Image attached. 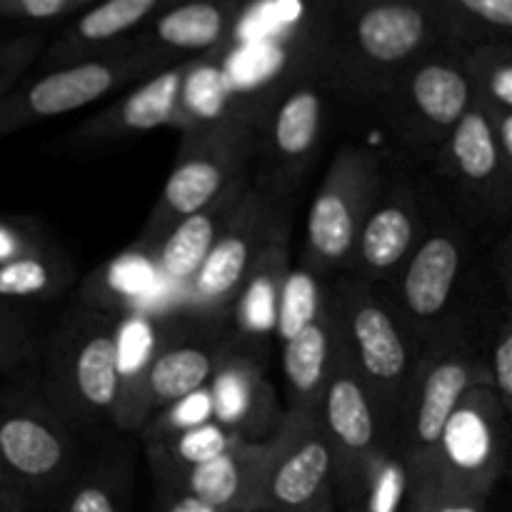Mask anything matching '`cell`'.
<instances>
[{"label": "cell", "instance_id": "14", "mask_svg": "<svg viewBox=\"0 0 512 512\" xmlns=\"http://www.w3.org/2000/svg\"><path fill=\"white\" fill-rule=\"evenodd\" d=\"M285 225H293V203H280L253 185L185 288L180 308L203 323H223L265 245Z\"/></svg>", "mask_w": 512, "mask_h": 512}, {"label": "cell", "instance_id": "39", "mask_svg": "<svg viewBox=\"0 0 512 512\" xmlns=\"http://www.w3.org/2000/svg\"><path fill=\"white\" fill-rule=\"evenodd\" d=\"M43 48L45 38L40 33L15 35L0 43V98L10 88H15L25 78V73L38 63Z\"/></svg>", "mask_w": 512, "mask_h": 512}, {"label": "cell", "instance_id": "15", "mask_svg": "<svg viewBox=\"0 0 512 512\" xmlns=\"http://www.w3.org/2000/svg\"><path fill=\"white\" fill-rule=\"evenodd\" d=\"M510 415L490 385L463 395L428 458L405 470H428L440 480L490 498L508 473Z\"/></svg>", "mask_w": 512, "mask_h": 512}, {"label": "cell", "instance_id": "23", "mask_svg": "<svg viewBox=\"0 0 512 512\" xmlns=\"http://www.w3.org/2000/svg\"><path fill=\"white\" fill-rule=\"evenodd\" d=\"M265 458H268V440L263 443L243 440L238 448L208 463L155 478V483L170 485L218 512H258Z\"/></svg>", "mask_w": 512, "mask_h": 512}, {"label": "cell", "instance_id": "24", "mask_svg": "<svg viewBox=\"0 0 512 512\" xmlns=\"http://www.w3.org/2000/svg\"><path fill=\"white\" fill-rule=\"evenodd\" d=\"M170 3L175 0H95L70 20L53 43L45 45L35 65L50 70L125 43Z\"/></svg>", "mask_w": 512, "mask_h": 512}, {"label": "cell", "instance_id": "6", "mask_svg": "<svg viewBox=\"0 0 512 512\" xmlns=\"http://www.w3.org/2000/svg\"><path fill=\"white\" fill-rule=\"evenodd\" d=\"M330 293L340 343L373 400L390 445L395 418L420 353L383 288L340 273L330 278Z\"/></svg>", "mask_w": 512, "mask_h": 512}, {"label": "cell", "instance_id": "32", "mask_svg": "<svg viewBox=\"0 0 512 512\" xmlns=\"http://www.w3.org/2000/svg\"><path fill=\"white\" fill-rule=\"evenodd\" d=\"M243 440L245 438H240L233 430L223 428L215 420H208V423L183 430V433L145 443L143 450L150 470H153V478H165V475L180 473L185 468L208 463V460L238 448Z\"/></svg>", "mask_w": 512, "mask_h": 512}, {"label": "cell", "instance_id": "38", "mask_svg": "<svg viewBox=\"0 0 512 512\" xmlns=\"http://www.w3.org/2000/svg\"><path fill=\"white\" fill-rule=\"evenodd\" d=\"M485 368L490 388L498 395L500 405L512 415V310L505 308L495 320L485 343Z\"/></svg>", "mask_w": 512, "mask_h": 512}, {"label": "cell", "instance_id": "30", "mask_svg": "<svg viewBox=\"0 0 512 512\" xmlns=\"http://www.w3.org/2000/svg\"><path fill=\"white\" fill-rule=\"evenodd\" d=\"M430 5L443 43L460 53L490 40H510L512 0H430Z\"/></svg>", "mask_w": 512, "mask_h": 512}, {"label": "cell", "instance_id": "40", "mask_svg": "<svg viewBox=\"0 0 512 512\" xmlns=\"http://www.w3.org/2000/svg\"><path fill=\"white\" fill-rule=\"evenodd\" d=\"M95 0H0V18L30 25L60 23L75 18Z\"/></svg>", "mask_w": 512, "mask_h": 512}, {"label": "cell", "instance_id": "27", "mask_svg": "<svg viewBox=\"0 0 512 512\" xmlns=\"http://www.w3.org/2000/svg\"><path fill=\"white\" fill-rule=\"evenodd\" d=\"M50 512H128L133 495V453L128 435L93 443Z\"/></svg>", "mask_w": 512, "mask_h": 512}, {"label": "cell", "instance_id": "33", "mask_svg": "<svg viewBox=\"0 0 512 512\" xmlns=\"http://www.w3.org/2000/svg\"><path fill=\"white\" fill-rule=\"evenodd\" d=\"M475 105L485 115L512 113V43L490 40L463 53Z\"/></svg>", "mask_w": 512, "mask_h": 512}, {"label": "cell", "instance_id": "35", "mask_svg": "<svg viewBox=\"0 0 512 512\" xmlns=\"http://www.w3.org/2000/svg\"><path fill=\"white\" fill-rule=\"evenodd\" d=\"M40 338L35 323L15 303L0 300V375L10 385H35L40 358Z\"/></svg>", "mask_w": 512, "mask_h": 512}, {"label": "cell", "instance_id": "18", "mask_svg": "<svg viewBox=\"0 0 512 512\" xmlns=\"http://www.w3.org/2000/svg\"><path fill=\"white\" fill-rule=\"evenodd\" d=\"M423 233V183L413 175L383 173V183L358 233L348 273L388 288L403 273Z\"/></svg>", "mask_w": 512, "mask_h": 512}, {"label": "cell", "instance_id": "43", "mask_svg": "<svg viewBox=\"0 0 512 512\" xmlns=\"http://www.w3.org/2000/svg\"><path fill=\"white\" fill-rule=\"evenodd\" d=\"M155 488H158V505H155V512H218L215 508H210V505L200 503V500L170 488V485L155 483Z\"/></svg>", "mask_w": 512, "mask_h": 512}, {"label": "cell", "instance_id": "12", "mask_svg": "<svg viewBox=\"0 0 512 512\" xmlns=\"http://www.w3.org/2000/svg\"><path fill=\"white\" fill-rule=\"evenodd\" d=\"M383 173V160L375 150L360 143L340 145L310 205L300 263L328 280L348 273Z\"/></svg>", "mask_w": 512, "mask_h": 512}, {"label": "cell", "instance_id": "29", "mask_svg": "<svg viewBox=\"0 0 512 512\" xmlns=\"http://www.w3.org/2000/svg\"><path fill=\"white\" fill-rule=\"evenodd\" d=\"M280 350L288 385V410H320V400L338 353V323L330 288L318 318L288 343L280 345Z\"/></svg>", "mask_w": 512, "mask_h": 512}, {"label": "cell", "instance_id": "45", "mask_svg": "<svg viewBox=\"0 0 512 512\" xmlns=\"http://www.w3.org/2000/svg\"><path fill=\"white\" fill-rule=\"evenodd\" d=\"M0 512H30V508L18 498V495L0 488Z\"/></svg>", "mask_w": 512, "mask_h": 512}, {"label": "cell", "instance_id": "16", "mask_svg": "<svg viewBox=\"0 0 512 512\" xmlns=\"http://www.w3.org/2000/svg\"><path fill=\"white\" fill-rule=\"evenodd\" d=\"M320 423L333 450V493L345 505L358 495L375 458L393 448L388 445L368 390L340 343V335L333 370L320 400Z\"/></svg>", "mask_w": 512, "mask_h": 512}, {"label": "cell", "instance_id": "7", "mask_svg": "<svg viewBox=\"0 0 512 512\" xmlns=\"http://www.w3.org/2000/svg\"><path fill=\"white\" fill-rule=\"evenodd\" d=\"M83 443L35 390L0 388V488L30 510L53 505L83 460Z\"/></svg>", "mask_w": 512, "mask_h": 512}, {"label": "cell", "instance_id": "1", "mask_svg": "<svg viewBox=\"0 0 512 512\" xmlns=\"http://www.w3.org/2000/svg\"><path fill=\"white\" fill-rule=\"evenodd\" d=\"M225 38L190 60L183 88V130L208 120H245L255 130L280 93L318 73L338 0H230Z\"/></svg>", "mask_w": 512, "mask_h": 512}, {"label": "cell", "instance_id": "26", "mask_svg": "<svg viewBox=\"0 0 512 512\" xmlns=\"http://www.w3.org/2000/svg\"><path fill=\"white\" fill-rule=\"evenodd\" d=\"M230 15V0H175L133 38L168 68L210 53L228 33Z\"/></svg>", "mask_w": 512, "mask_h": 512}, {"label": "cell", "instance_id": "20", "mask_svg": "<svg viewBox=\"0 0 512 512\" xmlns=\"http://www.w3.org/2000/svg\"><path fill=\"white\" fill-rule=\"evenodd\" d=\"M190 60H180L143 78L125 98L83 120L70 138L75 143L100 145L138 138L158 128L183 130V88Z\"/></svg>", "mask_w": 512, "mask_h": 512}, {"label": "cell", "instance_id": "21", "mask_svg": "<svg viewBox=\"0 0 512 512\" xmlns=\"http://www.w3.org/2000/svg\"><path fill=\"white\" fill-rule=\"evenodd\" d=\"M268 363L263 355L223 348L208 383L215 423L253 443L273 438L285 413L268 380Z\"/></svg>", "mask_w": 512, "mask_h": 512}, {"label": "cell", "instance_id": "17", "mask_svg": "<svg viewBox=\"0 0 512 512\" xmlns=\"http://www.w3.org/2000/svg\"><path fill=\"white\" fill-rule=\"evenodd\" d=\"M333 490V450L320 410H285L268 440L258 512H305Z\"/></svg>", "mask_w": 512, "mask_h": 512}, {"label": "cell", "instance_id": "36", "mask_svg": "<svg viewBox=\"0 0 512 512\" xmlns=\"http://www.w3.org/2000/svg\"><path fill=\"white\" fill-rule=\"evenodd\" d=\"M488 498L450 485L428 470H408L403 512H485Z\"/></svg>", "mask_w": 512, "mask_h": 512}, {"label": "cell", "instance_id": "10", "mask_svg": "<svg viewBox=\"0 0 512 512\" xmlns=\"http://www.w3.org/2000/svg\"><path fill=\"white\" fill-rule=\"evenodd\" d=\"M165 65L135 38L90 58L20 80L0 98V138L93 105L123 85L158 73Z\"/></svg>", "mask_w": 512, "mask_h": 512}, {"label": "cell", "instance_id": "34", "mask_svg": "<svg viewBox=\"0 0 512 512\" xmlns=\"http://www.w3.org/2000/svg\"><path fill=\"white\" fill-rule=\"evenodd\" d=\"M330 280L313 273L308 265L290 263L278 295V310H275V333L273 340L285 345L290 338L308 328L323 310L328 298Z\"/></svg>", "mask_w": 512, "mask_h": 512}, {"label": "cell", "instance_id": "37", "mask_svg": "<svg viewBox=\"0 0 512 512\" xmlns=\"http://www.w3.org/2000/svg\"><path fill=\"white\" fill-rule=\"evenodd\" d=\"M213 420V400H210L208 385L195 393L185 395V398L175 400V403L165 405L155 415H150L143 425H140L138 435L140 443H153V440L168 438V435L183 433V430L195 428Z\"/></svg>", "mask_w": 512, "mask_h": 512}, {"label": "cell", "instance_id": "31", "mask_svg": "<svg viewBox=\"0 0 512 512\" xmlns=\"http://www.w3.org/2000/svg\"><path fill=\"white\" fill-rule=\"evenodd\" d=\"M75 265L55 245L43 253L0 263V300L8 303H48L73 288Z\"/></svg>", "mask_w": 512, "mask_h": 512}, {"label": "cell", "instance_id": "46", "mask_svg": "<svg viewBox=\"0 0 512 512\" xmlns=\"http://www.w3.org/2000/svg\"><path fill=\"white\" fill-rule=\"evenodd\" d=\"M305 512H335V493H333V490H330V493H325L323 498L318 500V503L310 505V508Z\"/></svg>", "mask_w": 512, "mask_h": 512}, {"label": "cell", "instance_id": "47", "mask_svg": "<svg viewBox=\"0 0 512 512\" xmlns=\"http://www.w3.org/2000/svg\"><path fill=\"white\" fill-rule=\"evenodd\" d=\"M370 3H395V0H338V8L348 10V8H360V5H370Z\"/></svg>", "mask_w": 512, "mask_h": 512}, {"label": "cell", "instance_id": "28", "mask_svg": "<svg viewBox=\"0 0 512 512\" xmlns=\"http://www.w3.org/2000/svg\"><path fill=\"white\" fill-rule=\"evenodd\" d=\"M163 288L168 285L160 278L155 255L133 243L83 280L78 303L118 318L128 313L163 315L175 310L158 300Z\"/></svg>", "mask_w": 512, "mask_h": 512}, {"label": "cell", "instance_id": "22", "mask_svg": "<svg viewBox=\"0 0 512 512\" xmlns=\"http://www.w3.org/2000/svg\"><path fill=\"white\" fill-rule=\"evenodd\" d=\"M290 235L293 225H285L265 245L258 263L245 278L223 320L225 348L270 358L275 333V310H278L280 285L290 268Z\"/></svg>", "mask_w": 512, "mask_h": 512}, {"label": "cell", "instance_id": "41", "mask_svg": "<svg viewBox=\"0 0 512 512\" xmlns=\"http://www.w3.org/2000/svg\"><path fill=\"white\" fill-rule=\"evenodd\" d=\"M55 248V240L30 218L0 215V263Z\"/></svg>", "mask_w": 512, "mask_h": 512}, {"label": "cell", "instance_id": "4", "mask_svg": "<svg viewBox=\"0 0 512 512\" xmlns=\"http://www.w3.org/2000/svg\"><path fill=\"white\" fill-rule=\"evenodd\" d=\"M118 320L78 303L40 338L33 390L88 443L118 435Z\"/></svg>", "mask_w": 512, "mask_h": 512}, {"label": "cell", "instance_id": "9", "mask_svg": "<svg viewBox=\"0 0 512 512\" xmlns=\"http://www.w3.org/2000/svg\"><path fill=\"white\" fill-rule=\"evenodd\" d=\"M475 105L463 53L438 43L420 55L373 105L390 140L418 158H433Z\"/></svg>", "mask_w": 512, "mask_h": 512}, {"label": "cell", "instance_id": "25", "mask_svg": "<svg viewBox=\"0 0 512 512\" xmlns=\"http://www.w3.org/2000/svg\"><path fill=\"white\" fill-rule=\"evenodd\" d=\"M250 188H253V170L240 175V178L235 180L233 185H228L213 203L195 210L193 215L180 220V223L165 235L160 248L155 250V263H158L160 278H163L165 285L178 288L180 295L185 293V288H188V283L193 280V275L198 273L203 260L208 258L213 245L218 243V238L225 233L230 220H233L235 213L240 210V205H243Z\"/></svg>", "mask_w": 512, "mask_h": 512}, {"label": "cell", "instance_id": "44", "mask_svg": "<svg viewBox=\"0 0 512 512\" xmlns=\"http://www.w3.org/2000/svg\"><path fill=\"white\" fill-rule=\"evenodd\" d=\"M488 120L495 135V145L500 150V158L508 168H512V113L488 115Z\"/></svg>", "mask_w": 512, "mask_h": 512}, {"label": "cell", "instance_id": "8", "mask_svg": "<svg viewBox=\"0 0 512 512\" xmlns=\"http://www.w3.org/2000/svg\"><path fill=\"white\" fill-rule=\"evenodd\" d=\"M180 133L173 170L135 240L138 248L153 255L180 220L213 203L240 175L253 170L258 130L245 120L223 115Z\"/></svg>", "mask_w": 512, "mask_h": 512}, {"label": "cell", "instance_id": "5", "mask_svg": "<svg viewBox=\"0 0 512 512\" xmlns=\"http://www.w3.org/2000/svg\"><path fill=\"white\" fill-rule=\"evenodd\" d=\"M505 308L508 305L485 323L450 325L420 350L390 438V448L400 455L405 468L428 458L465 393L490 385L485 343Z\"/></svg>", "mask_w": 512, "mask_h": 512}, {"label": "cell", "instance_id": "19", "mask_svg": "<svg viewBox=\"0 0 512 512\" xmlns=\"http://www.w3.org/2000/svg\"><path fill=\"white\" fill-rule=\"evenodd\" d=\"M225 348L223 323H203L183 308L168 315V328L143 375L135 403V433L165 405L205 388Z\"/></svg>", "mask_w": 512, "mask_h": 512}, {"label": "cell", "instance_id": "3", "mask_svg": "<svg viewBox=\"0 0 512 512\" xmlns=\"http://www.w3.org/2000/svg\"><path fill=\"white\" fill-rule=\"evenodd\" d=\"M443 43L430 0H395L340 10L318 75L330 98L348 108H373L380 95L420 58Z\"/></svg>", "mask_w": 512, "mask_h": 512}, {"label": "cell", "instance_id": "42", "mask_svg": "<svg viewBox=\"0 0 512 512\" xmlns=\"http://www.w3.org/2000/svg\"><path fill=\"white\" fill-rule=\"evenodd\" d=\"M490 278L505 300H512V235L505 230L490 253Z\"/></svg>", "mask_w": 512, "mask_h": 512}, {"label": "cell", "instance_id": "13", "mask_svg": "<svg viewBox=\"0 0 512 512\" xmlns=\"http://www.w3.org/2000/svg\"><path fill=\"white\" fill-rule=\"evenodd\" d=\"M330 93L318 73L290 83L258 128L253 185L280 203H295L323 143Z\"/></svg>", "mask_w": 512, "mask_h": 512}, {"label": "cell", "instance_id": "2", "mask_svg": "<svg viewBox=\"0 0 512 512\" xmlns=\"http://www.w3.org/2000/svg\"><path fill=\"white\" fill-rule=\"evenodd\" d=\"M423 200V238L398 280L383 288L418 353L450 325L483 323L500 305H510L485 275L478 238L430 180L423 183Z\"/></svg>", "mask_w": 512, "mask_h": 512}, {"label": "cell", "instance_id": "11", "mask_svg": "<svg viewBox=\"0 0 512 512\" xmlns=\"http://www.w3.org/2000/svg\"><path fill=\"white\" fill-rule=\"evenodd\" d=\"M435 190L475 238L505 230L512 213V168L503 163L490 120L468 110L430 158Z\"/></svg>", "mask_w": 512, "mask_h": 512}]
</instances>
